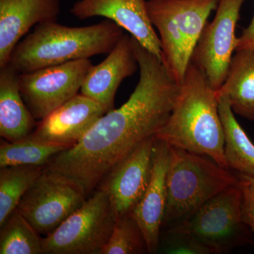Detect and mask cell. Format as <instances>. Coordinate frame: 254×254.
Returning a JSON list of instances; mask_svg holds the SVG:
<instances>
[{
	"label": "cell",
	"mask_w": 254,
	"mask_h": 254,
	"mask_svg": "<svg viewBox=\"0 0 254 254\" xmlns=\"http://www.w3.org/2000/svg\"><path fill=\"white\" fill-rule=\"evenodd\" d=\"M118 215L109 195L100 190L42 239L46 254H100L108 243Z\"/></svg>",
	"instance_id": "cell-7"
},
{
	"label": "cell",
	"mask_w": 254,
	"mask_h": 254,
	"mask_svg": "<svg viewBox=\"0 0 254 254\" xmlns=\"http://www.w3.org/2000/svg\"><path fill=\"white\" fill-rule=\"evenodd\" d=\"M169 231L190 235L215 254L249 243L252 231L242 219L237 184L222 190L193 213L175 222Z\"/></svg>",
	"instance_id": "cell-6"
},
{
	"label": "cell",
	"mask_w": 254,
	"mask_h": 254,
	"mask_svg": "<svg viewBox=\"0 0 254 254\" xmlns=\"http://www.w3.org/2000/svg\"><path fill=\"white\" fill-rule=\"evenodd\" d=\"M242 50H254V13L248 27L244 29L237 41L236 51Z\"/></svg>",
	"instance_id": "cell-26"
},
{
	"label": "cell",
	"mask_w": 254,
	"mask_h": 254,
	"mask_svg": "<svg viewBox=\"0 0 254 254\" xmlns=\"http://www.w3.org/2000/svg\"><path fill=\"white\" fill-rule=\"evenodd\" d=\"M245 0H220L212 22L202 32L191 62L203 68L209 83L217 91L225 81L232 54L236 51L235 31Z\"/></svg>",
	"instance_id": "cell-10"
},
{
	"label": "cell",
	"mask_w": 254,
	"mask_h": 254,
	"mask_svg": "<svg viewBox=\"0 0 254 254\" xmlns=\"http://www.w3.org/2000/svg\"><path fill=\"white\" fill-rule=\"evenodd\" d=\"M229 170L208 156L170 145L163 225L186 218L217 193L237 185L236 175Z\"/></svg>",
	"instance_id": "cell-5"
},
{
	"label": "cell",
	"mask_w": 254,
	"mask_h": 254,
	"mask_svg": "<svg viewBox=\"0 0 254 254\" xmlns=\"http://www.w3.org/2000/svg\"><path fill=\"white\" fill-rule=\"evenodd\" d=\"M125 34L123 28L106 19L83 27L55 22L40 23L15 47L9 63L19 73L109 54Z\"/></svg>",
	"instance_id": "cell-3"
},
{
	"label": "cell",
	"mask_w": 254,
	"mask_h": 254,
	"mask_svg": "<svg viewBox=\"0 0 254 254\" xmlns=\"http://www.w3.org/2000/svg\"><path fill=\"white\" fill-rule=\"evenodd\" d=\"M70 13L79 20L101 16L113 21L162 61L160 40L148 17L145 0H78Z\"/></svg>",
	"instance_id": "cell-13"
},
{
	"label": "cell",
	"mask_w": 254,
	"mask_h": 254,
	"mask_svg": "<svg viewBox=\"0 0 254 254\" xmlns=\"http://www.w3.org/2000/svg\"><path fill=\"white\" fill-rule=\"evenodd\" d=\"M44 168L12 165L0 170V225L17 208L20 200L41 177Z\"/></svg>",
	"instance_id": "cell-20"
},
{
	"label": "cell",
	"mask_w": 254,
	"mask_h": 254,
	"mask_svg": "<svg viewBox=\"0 0 254 254\" xmlns=\"http://www.w3.org/2000/svg\"><path fill=\"white\" fill-rule=\"evenodd\" d=\"M60 13V0H0V68L33 26L55 22Z\"/></svg>",
	"instance_id": "cell-16"
},
{
	"label": "cell",
	"mask_w": 254,
	"mask_h": 254,
	"mask_svg": "<svg viewBox=\"0 0 254 254\" xmlns=\"http://www.w3.org/2000/svg\"><path fill=\"white\" fill-rule=\"evenodd\" d=\"M163 252L169 254H215L213 250L193 237L169 230L164 240Z\"/></svg>",
	"instance_id": "cell-24"
},
{
	"label": "cell",
	"mask_w": 254,
	"mask_h": 254,
	"mask_svg": "<svg viewBox=\"0 0 254 254\" xmlns=\"http://www.w3.org/2000/svg\"><path fill=\"white\" fill-rule=\"evenodd\" d=\"M155 137L142 142L102 181L118 217L131 213L149 185Z\"/></svg>",
	"instance_id": "cell-11"
},
{
	"label": "cell",
	"mask_w": 254,
	"mask_h": 254,
	"mask_svg": "<svg viewBox=\"0 0 254 254\" xmlns=\"http://www.w3.org/2000/svg\"><path fill=\"white\" fill-rule=\"evenodd\" d=\"M92 66L83 59L20 73V91L33 118L41 121L78 94Z\"/></svg>",
	"instance_id": "cell-9"
},
{
	"label": "cell",
	"mask_w": 254,
	"mask_h": 254,
	"mask_svg": "<svg viewBox=\"0 0 254 254\" xmlns=\"http://www.w3.org/2000/svg\"><path fill=\"white\" fill-rule=\"evenodd\" d=\"M235 53L227 77L215 95L225 96L234 113L254 121V50Z\"/></svg>",
	"instance_id": "cell-18"
},
{
	"label": "cell",
	"mask_w": 254,
	"mask_h": 254,
	"mask_svg": "<svg viewBox=\"0 0 254 254\" xmlns=\"http://www.w3.org/2000/svg\"><path fill=\"white\" fill-rule=\"evenodd\" d=\"M86 196L73 182L44 170L16 209L45 237L78 210L86 201Z\"/></svg>",
	"instance_id": "cell-8"
},
{
	"label": "cell",
	"mask_w": 254,
	"mask_h": 254,
	"mask_svg": "<svg viewBox=\"0 0 254 254\" xmlns=\"http://www.w3.org/2000/svg\"><path fill=\"white\" fill-rule=\"evenodd\" d=\"M155 138L170 145L205 155L230 170L215 91L203 68L190 61L171 115Z\"/></svg>",
	"instance_id": "cell-2"
},
{
	"label": "cell",
	"mask_w": 254,
	"mask_h": 254,
	"mask_svg": "<svg viewBox=\"0 0 254 254\" xmlns=\"http://www.w3.org/2000/svg\"><path fill=\"white\" fill-rule=\"evenodd\" d=\"M148 252L144 235L131 213L118 217L100 254H138Z\"/></svg>",
	"instance_id": "cell-23"
},
{
	"label": "cell",
	"mask_w": 254,
	"mask_h": 254,
	"mask_svg": "<svg viewBox=\"0 0 254 254\" xmlns=\"http://www.w3.org/2000/svg\"><path fill=\"white\" fill-rule=\"evenodd\" d=\"M139 68L132 37L124 34L106 59L92 66L81 93L101 105L107 113L114 110L115 95L122 82Z\"/></svg>",
	"instance_id": "cell-14"
},
{
	"label": "cell",
	"mask_w": 254,
	"mask_h": 254,
	"mask_svg": "<svg viewBox=\"0 0 254 254\" xmlns=\"http://www.w3.org/2000/svg\"><path fill=\"white\" fill-rule=\"evenodd\" d=\"M217 98L225 134L227 166L237 173L254 176V143L237 122L228 100L225 96Z\"/></svg>",
	"instance_id": "cell-19"
},
{
	"label": "cell",
	"mask_w": 254,
	"mask_h": 254,
	"mask_svg": "<svg viewBox=\"0 0 254 254\" xmlns=\"http://www.w3.org/2000/svg\"><path fill=\"white\" fill-rule=\"evenodd\" d=\"M220 0H148V17L158 32L162 62L181 84L200 35Z\"/></svg>",
	"instance_id": "cell-4"
},
{
	"label": "cell",
	"mask_w": 254,
	"mask_h": 254,
	"mask_svg": "<svg viewBox=\"0 0 254 254\" xmlns=\"http://www.w3.org/2000/svg\"><path fill=\"white\" fill-rule=\"evenodd\" d=\"M105 113L101 105L80 93L41 120L28 137L42 143L70 148Z\"/></svg>",
	"instance_id": "cell-12"
},
{
	"label": "cell",
	"mask_w": 254,
	"mask_h": 254,
	"mask_svg": "<svg viewBox=\"0 0 254 254\" xmlns=\"http://www.w3.org/2000/svg\"><path fill=\"white\" fill-rule=\"evenodd\" d=\"M243 221L254 235V176L237 173Z\"/></svg>",
	"instance_id": "cell-25"
},
{
	"label": "cell",
	"mask_w": 254,
	"mask_h": 254,
	"mask_svg": "<svg viewBox=\"0 0 254 254\" xmlns=\"http://www.w3.org/2000/svg\"><path fill=\"white\" fill-rule=\"evenodd\" d=\"M64 145L35 141L30 137L15 142L1 143L0 168L12 165L45 167L55 155L68 149Z\"/></svg>",
	"instance_id": "cell-22"
},
{
	"label": "cell",
	"mask_w": 254,
	"mask_h": 254,
	"mask_svg": "<svg viewBox=\"0 0 254 254\" xmlns=\"http://www.w3.org/2000/svg\"><path fill=\"white\" fill-rule=\"evenodd\" d=\"M170 145L155 138L149 185L139 203L131 212L141 227L148 253H156L160 242L167 204L166 178Z\"/></svg>",
	"instance_id": "cell-15"
},
{
	"label": "cell",
	"mask_w": 254,
	"mask_h": 254,
	"mask_svg": "<svg viewBox=\"0 0 254 254\" xmlns=\"http://www.w3.org/2000/svg\"><path fill=\"white\" fill-rule=\"evenodd\" d=\"M0 227V254H43L39 234L17 209Z\"/></svg>",
	"instance_id": "cell-21"
},
{
	"label": "cell",
	"mask_w": 254,
	"mask_h": 254,
	"mask_svg": "<svg viewBox=\"0 0 254 254\" xmlns=\"http://www.w3.org/2000/svg\"><path fill=\"white\" fill-rule=\"evenodd\" d=\"M139 65L134 91L118 109L105 113L76 144L55 155L45 170L73 182L86 195L142 142L168 121L180 85L163 62L132 37Z\"/></svg>",
	"instance_id": "cell-1"
},
{
	"label": "cell",
	"mask_w": 254,
	"mask_h": 254,
	"mask_svg": "<svg viewBox=\"0 0 254 254\" xmlns=\"http://www.w3.org/2000/svg\"><path fill=\"white\" fill-rule=\"evenodd\" d=\"M19 74L10 64L0 68V135L9 142L27 138L38 125L20 91Z\"/></svg>",
	"instance_id": "cell-17"
}]
</instances>
